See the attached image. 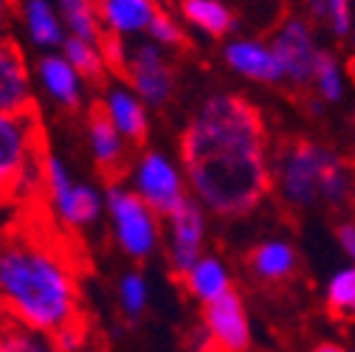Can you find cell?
<instances>
[{"mask_svg":"<svg viewBox=\"0 0 355 352\" xmlns=\"http://www.w3.org/2000/svg\"><path fill=\"white\" fill-rule=\"evenodd\" d=\"M91 141H94V152H96V161L105 169V175L113 172L121 161V133L113 124L105 105H96L91 110Z\"/></svg>","mask_w":355,"mask_h":352,"instance_id":"obj_15","label":"cell"},{"mask_svg":"<svg viewBox=\"0 0 355 352\" xmlns=\"http://www.w3.org/2000/svg\"><path fill=\"white\" fill-rule=\"evenodd\" d=\"M107 206L113 211V223H116V234H119L121 248L130 256L144 259L153 251L155 237H158L153 209L139 197V192H127L119 186L110 189Z\"/></svg>","mask_w":355,"mask_h":352,"instance_id":"obj_5","label":"cell"},{"mask_svg":"<svg viewBox=\"0 0 355 352\" xmlns=\"http://www.w3.org/2000/svg\"><path fill=\"white\" fill-rule=\"evenodd\" d=\"M338 240H341L344 251L355 259V223H344V226L338 229Z\"/></svg>","mask_w":355,"mask_h":352,"instance_id":"obj_31","label":"cell"},{"mask_svg":"<svg viewBox=\"0 0 355 352\" xmlns=\"http://www.w3.org/2000/svg\"><path fill=\"white\" fill-rule=\"evenodd\" d=\"M206 335H209V349L248 352V344H251L248 319L243 310V301L234 290L206 304Z\"/></svg>","mask_w":355,"mask_h":352,"instance_id":"obj_8","label":"cell"},{"mask_svg":"<svg viewBox=\"0 0 355 352\" xmlns=\"http://www.w3.org/2000/svg\"><path fill=\"white\" fill-rule=\"evenodd\" d=\"M96 15L113 28V34H132L150 28L158 15L153 0H94Z\"/></svg>","mask_w":355,"mask_h":352,"instance_id":"obj_14","label":"cell"},{"mask_svg":"<svg viewBox=\"0 0 355 352\" xmlns=\"http://www.w3.org/2000/svg\"><path fill=\"white\" fill-rule=\"evenodd\" d=\"M65 60L76 68V73L87 76V79H99L105 73V57L94 42H85L79 37L65 39Z\"/></svg>","mask_w":355,"mask_h":352,"instance_id":"obj_23","label":"cell"},{"mask_svg":"<svg viewBox=\"0 0 355 352\" xmlns=\"http://www.w3.org/2000/svg\"><path fill=\"white\" fill-rule=\"evenodd\" d=\"M259 279H288L296 271V251L288 243H262L248 256Z\"/></svg>","mask_w":355,"mask_h":352,"instance_id":"obj_18","label":"cell"},{"mask_svg":"<svg viewBox=\"0 0 355 352\" xmlns=\"http://www.w3.org/2000/svg\"><path fill=\"white\" fill-rule=\"evenodd\" d=\"M127 79L150 105H164L172 94V73L153 46H139L127 57Z\"/></svg>","mask_w":355,"mask_h":352,"instance_id":"obj_11","label":"cell"},{"mask_svg":"<svg viewBox=\"0 0 355 352\" xmlns=\"http://www.w3.org/2000/svg\"><path fill=\"white\" fill-rule=\"evenodd\" d=\"M40 127L31 113L23 116H3L0 118V175H3V192L12 197V192L20 186L26 169L40 155Z\"/></svg>","mask_w":355,"mask_h":352,"instance_id":"obj_4","label":"cell"},{"mask_svg":"<svg viewBox=\"0 0 355 352\" xmlns=\"http://www.w3.org/2000/svg\"><path fill=\"white\" fill-rule=\"evenodd\" d=\"M184 15H187V20H192L195 26L209 31L211 37L226 34L234 23L232 12L220 3V0H184Z\"/></svg>","mask_w":355,"mask_h":352,"instance_id":"obj_21","label":"cell"},{"mask_svg":"<svg viewBox=\"0 0 355 352\" xmlns=\"http://www.w3.org/2000/svg\"><path fill=\"white\" fill-rule=\"evenodd\" d=\"M3 3H6V6H12V3H17V0H3Z\"/></svg>","mask_w":355,"mask_h":352,"instance_id":"obj_34","label":"cell"},{"mask_svg":"<svg viewBox=\"0 0 355 352\" xmlns=\"http://www.w3.org/2000/svg\"><path fill=\"white\" fill-rule=\"evenodd\" d=\"M271 49L285 71V76L293 85H310L316 82V71H319V57L322 51L316 49L313 37H310L307 26L302 20H288L279 34L274 37Z\"/></svg>","mask_w":355,"mask_h":352,"instance_id":"obj_7","label":"cell"},{"mask_svg":"<svg viewBox=\"0 0 355 352\" xmlns=\"http://www.w3.org/2000/svg\"><path fill=\"white\" fill-rule=\"evenodd\" d=\"M187 285H189V290H192L198 299H203L206 304L217 301L220 296H226V293L232 290V288H229V274H226V268L220 265L217 259H200L198 268L187 276Z\"/></svg>","mask_w":355,"mask_h":352,"instance_id":"obj_20","label":"cell"},{"mask_svg":"<svg viewBox=\"0 0 355 352\" xmlns=\"http://www.w3.org/2000/svg\"><path fill=\"white\" fill-rule=\"evenodd\" d=\"M54 338L60 341V346H62L65 352H79V349L85 346V324H82V319L73 322V324H68L65 330H60Z\"/></svg>","mask_w":355,"mask_h":352,"instance_id":"obj_30","label":"cell"},{"mask_svg":"<svg viewBox=\"0 0 355 352\" xmlns=\"http://www.w3.org/2000/svg\"><path fill=\"white\" fill-rule=\"evenodd\" d=\"M327 9H330L327 20H330L333 31L344 37V34L349 31V26H352V17H349V6H347V0H327Z\"/></svg>","mask_w":355,"mask_h":352,"instance_id":"obj_29","label":"cell"},{"mask_svg":"<svg viewBox=\"0 0 355 352\" xmlns=\"http://www.w3.org/2000/svg\"><path fill=\"white\" fill-rule=\"evenodd\" d=\"M60 3H62V9H65V17L79 15V12H85V9H94V0H60Z\"/></svg>","mask_w":355,"mask_h":352,"instance_id":"obj_32","label":"cell"},{"mask_svg":"<svg viewBox=\"0 0 355 352\" xmlns=\"http://www.w3.org/2000/svg\"><path fill=\"white\" fill-rule=\"evenodd\" d=\"M26 20H28V31H31L34 42H40V46H57L62 39L60 23H57V17L46 0H28Z\"/></svg>","mask_w":355,"mask_h":352,"instance_id":"obj_22","label":"cell"},{"mask_svg":"<svg viewBox=\"0 0 355 352\" xmlns=\"http://www.w3.org/2000/svg\"><path fill=\"white\" fill-rule=\"evenodd\" d=\"M189 184L214 214H245L271 189L265 124L245 99L211 96L181 139Z\"/></svg>","mask_w":355,"mask_h":352,"instance_id":"obj_1","label":"cell"},{"mask_svg":"<svg viewBox=\"0 0 355 352\" xmlns=\"http://www.w3.org/2000/svg\"><path fill=\"white\" fill-rule=\"evenodd\" d=\"M200 248H203V211L187 200L181 211L169 217V262L178 276H189L198 262H200Z\"/></svg>","mask_w":355,"mask_h":352,"instance_id":"obj_9","label":"cell"},{"mask_svg":"<svg viewBox=\"0 0 355 352\" xmlns=\"http://www.w3.org/2000/svg\"><path fill=\"white\" fill-rule=\"evenodd\" d=\"M150 34H153V39H158V42H164V46H181L184 42V34H181V28H178L164 12H158L155 17H153V23H150V28H147Z\"/></svg>","mask_w":355,"mask_h":352,"instance_id":"obj_28","label":"cell"},{"mask_svg":"<svg viewBox=\"0 0 355 352\" xmlns=\"http://www.w3.org/2000/svg\"><path fill=\"white\" fill-rule=\"evenodd\" d=\"M313 352H344L338 344H322V346H316Z\"/></svg>","mask_w":355,"mask_h":352,"instance_id":"obj_33","label":"cell"},{"mask_svg":"<svg viewBox=\"0 0 355 352\" xmlns=\"http://www.w3.org/2000/svg\"><path fill=\"white\" fill-rule=\"evenodd\" d=\"M327 304L336 316H355V268H347L333 276L327 288Z\"/></svg>","mask_w":355,"mask_h":352,"instance_id":"obj_25","label":"cell"},{"mask_svg":"<svg viewBox=\"0 0 355 352\" xmlns=\"http://www.w3.org/2000/svg\"><path fill=\"white\" fill-rule=\"evenodd\" d=\"M316 85L324 96V102H338L341 99V73H338V65L330 54L322 51L319 57V71H316Z\"/></svg>","mask_w":355,"mask_h":352,"instance_id":"obj_26","label":"cell"},{"mask_svg":"<svg viewBox=\"0 0 355 352\" xmlns=\"http://www.w3.org/2000/svg\"><path fill=\"white\" fill-rule=\"evenodd\" d=\"M6 316L57 335L79 322L76 285L57 248L26 231H9L0 256Z\"/></svg>","mask_w":355,"mask_h":352,"instance_id":"obj_2","label":"cell"},{"mask_svg":"<svg viewBox=\"0 0 355 352\" xmlns=\"http://www.w3.org/2000/svg\"><path fill=\"white\" fill-rule=\"evenodd\" d=\"M0 110H3V116H23L34 110L28 96V73L23 51L9 37L3 39V51H0Z\"/></svg>","mask_w":355,"mask_h":352,"instance_id":"obj_12","label":"cell"},{"mask_svg":"<svg viewBox=\"0 0 355 352\" xmlns=\"http://www.w3.org/2000/svg\"><path fill=\"white\" fill-rule=\"evenodd\" d=\"M333 155L336 152H330L327 147L304 139L285 141L274 158V172L285 200H291L293 206L316 203L322 197V175Z\"/></svg>","mask_w":355,"mask_h":352,"instance_id":"obj_3","label":"cell"},{"mask_svg":"<svg viewBox=\"0 0 355 352\" xmlns=\"http://www.w3.org/2000/svg\"><path fill=\"white\" fill-rule=\"evenodd\" d=\"M0 352H65L51 333L34 330L12 316L3 319V338H0Z\"/></svg>","mask_w":355,"mask_h":352,"instance_id":"obj_16","label":"cell"},{"mask_svg":"<svg viewBox=\"0 0 355 352\" xmlns=\"http://www.w3.org/2000/svg\"><path fill=\"white\" fill-rule=\"evenodd\" d=\"M349 195H355L352 175H349L347 164L338 155H333V161L327 164V169L322 175V197L333 206H341V203H347Z\"/></svg>","mask_w":355,"mask_h":352,"instance_id":"obj_24","label":"cell"},{"mask_svg":"<svg viewBox=\"0 0 355 352\" xmlns=\"http://www.w3.org/2000/svg\"><path fill=\"white\" fill-rule=\"evenodd\" d=\"M136 192L155 214H166V217L181 211L187 203L181 175H178V169L158 152L144 155V161L139 164Z\"/></svg>","mask_w":355,"mask_h":352,"instance_id":"obj_6","label":"cell"},{"mask_svg":"<svg viewBox=\"0 0 355 352\" xmlns=\"http://www.w3.org/2000/svg\"><path fill=\"white\" fill-rule=\"evenodd\" d=\"M105 107H107V113H110V118L119 127L121 136H127L132 141H144V136H147V116H144V107H141V102L136 96L127 94V91H113L107 96Z\"/></svg>","mask_w":355,"mask_h":352,"instance_id":"obj_17","label":"cell"},{"mask_svg":"<svg viewBox=\"0 0 355 352\" xmlns=\"http://www.w3.org/2000/svg\"><path fill=\"white\" fill-rule=\"evenodd\" d=\"M49 189H51L54 206H57V211H60V217L65 220V223L85 226V223H94L96 220V214H99L96 192L73 184L60 158H49Z\"/></svg>","mask_w":355,"mask_h":352,"instance_id":"obj_10","label":"cell"},{"mask_svg":"<svg viewBox=\"0 0 355 352\" xmlns=\"http://www.w3.org/2000/svg\"><path fill=\"white\" fill-rule=\"evenodd\" d=\"M40 76L46 82L49 91L62 102L76 107L79 105V85H76V68L62 57H46L40 62Z\"/></svg>","mask_w":355,"mask_h":352,"instance_id":"obj_19","label":"cell"},{"mask_svg":"<svg viewBox=\"0 0 355 352\" xmlns=\"http://www.w3.org/2000/svg\"><path fill=\"white\" fill-rule=\"evenodd\" d=\"M226 60L234 71H240L243 76H251L257 82H279L285 79V71L274 54L271 46H262V42H251V39H240L232 42L226 49Z\"/></svg>","mask_w":355,"mask_h":352,"instance_id":"obj_13","label":"cell"},{"mask_svg":"<svg viewBox=\"0 0 355 352\" xmlns=\"http://www.w3.org/2000/svg\"><path fill=\"white\" fill-rule=\"evenodd\" d=\"M147 304V288L139 274H127L121 279V307L127 316H139Z\"/></svg>","mask_w":355,"mask_h":352,"instance_id":"obj_27","label":"cell"},{"mask_svg":"<svg viewBox=\"0 0 355 352\" xmlns=\"http://www.w3.org/2000/svg\"><path fill=\"white\" fill-rule=\"evenodd\" d=\"M352 197H355V195H352Z\"/></svg>","mask_w":355,"mask_h":352,"instance_id":"obj_36","label":"cell"},{"mask_svg":"<svg viewBox=\"0 0 355 352\" xmlns=\"http://www.w3.org/2000/svg\"><path fill=\"white\" fill-rule=\"evenodd\" d=\"M200 352H217V349H200Z\"/></svg>","mask_w":355,"mask_h":352,"instance_id":"obj_35","label":"cell"}]
</instances>
